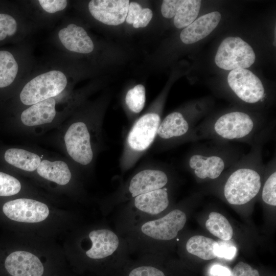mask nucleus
Here are the masks:
<instances>
[{
  "mask_svg": "<svg viewBox=\"0 0 276 276\" xmlns=\"http://www.w3.org/2000/svg\"><path fill=\"white\" fill-rule=\"evenodd\" d=\"M142 8L141 6L136 2H130L129 3L126 21L128 24H133L137 14L141 11Z\"/></svg>",
  "mask_w": 276,
  "mask_h": 276,
  "instance_id": "nucleus-36",
  "label": "nucleus"
},
{
  "mask_svg": "<svg viewBox=\"0 0 276 276\" xmlns=\"http://www.w3.org/2000/svg\"><path fill=\"white\" fill-rule=\"evenodd\" d=\"M252 48L238 37H228L220 44L215 58L216 65L225 70L245 68L255 62Z\"/></svg>",
  "mask_w": 276,
  "mask_h": 276,
  "instance_id": "nucleus-3",
  "label": "nucleus"
},
{
  "mask_svg": "<svg viewBox=\"0 0 276 276\" xmlns=\"http://www.w3.org/2000/svg\"><path fill=\"white\" fill-rule=\"evenodd\" d=\"M189 166L194 170V173L197 177L201 179L206 177L215 179L223 171L225 163L223 159L218 156H205L195 154L190 157Z\"/></svg>",
  "mask_w": 276,
  "mask_h": 276,
  "instance_id": "nucleus-17",
  "label": "nucleus"
},
{
  "mask_svg": "<svg viewBox=\"0 0 276 276\" xmlns=\"http://www.w3.org/2000/svg\"><path fill=\"white\" fill-rule=\"evenodd\" d=\"M146 101V90L144 85L137 84L126 94L125 102L128 108L135 113L140 112Z\"/></svg>",
  "mask_w": 276,
  "mask_h": 276,
  "instance_id": "nucleus-26",
  "label": "nucleus"
},
{
  "mask_svg": "<svg viewBox=\"0 0 276 276\" xmlns=\"http://www.w3.org/2000/svg\"><path fill=\"white\" fill-rule=\"evenodd\" d=\"M134 204L139 211L149 215H157L169 205L166 189H159L135 197Z\"/></svg>",
  "mask_w": 276,
  "mask_h": 276,
  "instance_id": "nucleus-18",
  "label": "nucleus"
},
{
  "mask_svg": "<svg viewBox=\"0 0 276 276\" xmlns=\"http://www.w3.org/2000/svg\"><path fill=\"white\" fill-rule=\"evenodd\" d=\"M55 104V100L51 98L32 105L21 113L22 123L28 126L51 123L56 115Z\"/></svg>",
  "mask_w": 276,
  "mask_h": 276,
  "instance_id": "nucleus-16",
  "label": "nucleus"
},
{
  "mask_svg": "<svg viewBox=\"0 0 276 276\" xmlns=\"http://www.w3.org/2000/svg\"><path fill=\"white\" fill-rule=\"evenodd\" d=\"M227 81L236 95L246 103H256L264 96V88L262 82L246 68L231 71L227 76Z\"/></svg>",
  "mask_w": 276,
  "mask_h": 276,
  "instance_id": "nucleus-5",
  "label": "nucleus"
},
{
  "mask_svg": "<svg viewBox=\"0 0 276 276\" xmlns=\"http://www.w3.org/2000/svg\"><path fill=\"white\" fill-rule=\"evenodd\" d=\"M3 211L9 219L18 222L37 223L45 220L49 214L47 205L40 201L19 198L5 203Z\"/></svg>",
  "mask_w": 276,
  "mask_h": 276,
  "instance_id": "nucleus-7",
  "label": "nucleus"
},
{
  "mask_svg": "<svg viewBox=\"0 0 276 276\" xmlns=\"http://www.w3.org/2000/svg\"><path fill=\"white\" fill-rule=\"evenodd\" d=\"M201 2L199 0H181L174 17L175 26L181 29L192 23L198 14Z\"/></svg>",
  "mask_w": 276,
  "mask_h": 276,
  "instance_id": "nucleus-23",
  "label": "nucleus"
},
{
  "mask_svg": "<svg viewBox=\"0 0 276 276\" xmlns=\"http://www.w3.org/2000/svg\"><path fill=\"white\" fill-rule=\"evenodd\" d=\"M207 229L213 235L223 241H228L233 237V228L227 219L222 214L211 212L205 222Z\"/></svg>",
  "mask_w": 276,
  "mask_h": 276,
  "instance_id": "nucleus-24",
  "label": "nucleus"
},
{
  "mask_svg": "<svg viewBox=\"0 0 276 276\" xmlns=\"http://www.w3.org/2000/svg\"><path fill=\"white\" fill-rule=\"evenodd\" d=\"M67 151L76 162L87 165L92 160L93 152L87 126L82 122H75L68 128L64 135Z\"/></svg>",
  "mask_w": 276,
  "mask_h": 276,
  "instance_id": "nucleus-6",
  "label": "nucleus"
},
{
  "mask_svg": "<svg viewBox=\"0 0 276 276\" xmlns=\"http://www.w3.org/2000/svg\"><path fill=\"white\" fill-rule=\"evenodd\" d=\"M43 9L50 13H54L65 8L67 4L66 0H39Z\"/></svg>",
  "mask_w": 276,
  "mask_h": 276,
  "instance_id": "nucleus-32",
  "label": "nucleus"
},
{
  "mask_svg": "<svg viewBox=\"0 0 276 276\" xmlns=\"http://www.w3.org/2000/svg\"><path fill=\"white\" fill-rule=\"evenodd\" d=\"M88 236L92 245L86 251V255L91 259H101L110 256L119 246L118 236L110 229L94 230L90 232Z\"/></svg>",
  "mask_w": 276,
  "mask_h": 276,
  "instance_id": "nucleus-13",
  "label": "nucleus"
},
{
  "mask_svg": "<svg viewBox=\"0 0 276 276\" xmlns=\"http://www.w3.org/2000/svg\"><path fill=\"white\" fill-rule=\"evenodd\" d=\"M262 197L267 204L276 205V172L272 173L266 180L262 190Z\"/></svg>",
  "mask_w": 276,
  "mask_h": 276,
  "instance_id": "nucleus-28",
  "label": "nucleus"
},
{
  "mask_svg": "<svg viewBox=\"0 0 276 276\" xmlns=\"http://www.w3.org/2000/svg\"><path fill=\"white\" fill-rule=\"evenodd\" d=\"M21 184L14 177L0 172V196H9L17 194Z\"/></svg>",
  "mask_w": 276,
  "mask_h": 276,
  "instance_id": "nucleus-27",
  "label": "nucleus"
},
{
  "mask_svg": "<svg viewBox=\"0 0 276 276\" xmlns=\"http://www.w3.org/2000/svg\"><path fill=\"white\" fill-rule=\"evenodd\" d=\"M231 276H260L258 271L249 265L239 262L233 268Z\"/></svg>",
  "mask_w": 276,
  "mask_h": 276,
  "instance_id": "nucleus-33",
  "label": "nucleus"
},
{
  "mask_svg": "<svg viewBox=\"0 0 276 276\" xmlns=\"http://www.w3.org/2000/svg\"><path fill=\"white\" fill-rule=\"evenodd\" d=\"M254 123L247 114L239 111L227 113L216 121L215 132L225 139H241L248 135L253 130Z\"/></svg>",
  "mask_w": 276,
  "mask_h": 276,
  "instance_id": "nucleus-8",
  "label": "nucleus"
},
{
  "mask_svg": "<svg viewBox=\"0 0 276 276\" xmlns=\"http://www.w3.org/2000/svg\"><path fill=\"white\" fill-rule=\"evenodd\" d=\"M129 3L128 0H92L89 2L88 9L100 22L118 26L125 21Z\"/></svg>",
  "mask_w": 276,
  "mask_h": 276,
  "instance_id": "nucleus-10",
  "label": "nucleus"
},
{
  "mask_svg": "<svg viewBox=\"0 0 276 276\" xmlns=\"http://www.w3.org/2000/svg\"><path fill=\"white\" fill-rule=\"evenodd\" d=\"M216 243L210 238L194 236L188 240L186 249L189 253L203 260H211L216 257L214 250Z\"/></svg>",
  "mask_w": 276,
  "mask_h": 276,
  "instance_id": "nucleus-22",
  "label": "nucleus"
},
{
  "mask_svg": "<svg viewBox=\"0 0 276 276\" xmlns=\"http://www.w3.org/2000/svg\"><path fill=\"white\" fill-rule=\"evenodd\" d=\"M160 123V117L155 113L141 117L129 133L127 141L130 147L138 151L146 150L154 141Z\"/></svg>",
  "mask_w": 276,
  "mask_h": 276,
  "instance_id": "nucleus-9",
  "label": "nucleus"
},
{
  "mask_svg": "<svg viewBox=\"0 0 276 276\" xmlns=\"http://www.w3.org/2000/svg\"><path fill=\"white\" fill-rule=\"evenodd\" d=\"M4 158L9 164L29 172L36 170L41 162L40 157L36 154L18 148L8 149Z\"/></svg>",
  "mask_w": 276,
  "mask_h": 276,
  "instance_id": "nucleus-20",
  "label": "nucleus"
},
{
  "mask_svg": "<svg viewBox=\"0 0 276 276\" xmlns=\"http://www.w3.org/2000/svg\"><path fill=\"white\" fill-rule=\"evenodd\" d=\"M168 182L166 174L162 171L144 170L135 174L131 179L129 191L132 197H136L162 189Z\"/></svg>",
  "mask_w": 276,
  "mask_h": 276,
  "instance_id": "nucleus-15",
  "label": "nucleus"
},
{
  "mask_svg": "<svg viewBox=\"0 0 276 276\" xmlns=\"http://www.w3.org/2000/svg\"><path fill=\"white\" fill-rule=\"evenodd\" d=\"M153 16V13L149 8H142L137 14L133 26L134 28H144L150 22Z\"/></svg>",
  "mask_w": 276,
  "mask_h": 276,
  "instance_id": "nucleus-35",
  "label": "nucleus"
},
{
  "mask_svg": "<svg viewBox=\"0 0 276 276\" xmlns=\"http://www.w3.org/2000/svg\"><path fill=\"white\" fill-rule=\"evenodd\" d=\"M127 276H165L164 273L155 267L142 265L132 269Z\"/></svg>",
  "mask_w": 276,
  "mask_h": 276,
  "instance_id": "nucleus-31",
  "label": "nucleus"
},
{
  "mask_svg": "<svg viewBox=\"0 0 276 276\" xmlns=\"http://www.w3.org/2000/svg\"><path fill=\"white\" fill-rule=\"evenodd\" d=\"M5 267L12 276H42L44 268L39 258L25 251H16L6 259Z\"/></svg>",
  "mask_w": 276,
  "mask_h": 276,
  "instance_id": "nucleus-11",
  "label": "nucleus"
},
{
  "mask_svg": "<svg viewBox=\"0 0 276 276\" xmlns=\"http://www.w3.org/2000/svg\"><path fill=\"white\" fill-rule=\"evenodd\" d=\"M214 250L216 257L227 260L233 259L237 251L235 246L224 242H217Z\"/></svg>",
  "mask_w": 276,
  "mask_h": 276,
  "instance_id": "nucleus-30",
  "label": "nucleus"
},
{
  "mask_svg": "<svg viewBox=\"0 0 276 276\" xmlns=\"http://www.w3.org/2000/svg\"><path fill=\"white\" fill-rule=\"evenodd\" d=\"M221 16L217 11L204 14L195 19L181 32L180 38L185 44L198 41L209 35L217 26Z\"/></svg>",
  "mask_w": 276,
  "mask_h": 276,
  "instance_id": "nucleus-12",
  "label": "nucleus"
},
{
  "mask_svg": "<svg viewBox=\"0 0 276 276\" xmlns=\"http://www.w3.org/2000/svg\"><path fill=\"white\" fill-rule=\"evenodd\" d=\"M180 2L181 0L163 1L161 6V12L163 16L167 18L174 17Z\"/></svg>",
  "mask_w": 276,
  "mask_h": 276,
  "instance_id": "nucleus-34",
  "label": "nucleus"
},
{
  "mask_svg": "<svg viewBox=\"0 0 276 276\" xmlns=\"http://www.w3.org/2000/svg\"><path fill=\"white\" fill-rule=\"evenodd\" d=\"M211 276H231L232 272L227 267L220 265H213L209 269Z\"/></svg>",
  "mask_w": 276,
  "mask_h": 276,
  "instance_id": "nucleus-37",
  "label": "nucleus"
},
{
  "mask_svg": "<svg viewBox=\"0 0 276 276\" xmlns=\"http://www.w3.org/2000/svg\"><path fill=\"white\" fill-rule=\"evenodd\" d=\"M189 124L181 113L174 112L168 114L160 123L157 133L164 139L184 135L189 130Z\"/></svg>",
  "mask_w": 276,
  "mask_h": 276,
  "instance_id": "nucleus-21",
  "label": "nucleus"
},
{
  "mask_svg": "<svg viewBox=\"0 0 276 276\" xmlns=\"http://www.w3.org/2000/svg\"><path fill=\"white\" fill-rule=\"evenodd\" d=\"M187 217L184 212L175 209L160 218L143 224L141 231L145 236L158 240H170L176 237L184 227Z\"/></svg>",
  "mask_w": 276,
  "mask_h": 276,
  "instance_id": "nucleus-4",
  "label": "nucleus"
},
{
  "mask_svg": "<svg viewBox=\"0 0 276 276\" xmlns=\"http://www.w3.org/2000/svg\"><path fill=\"white\" fill-rule=\"evenodd\" d=\"M18 70L13 55L7 51H0V88L7 87L14 81Z\"/></svg>",
  "mask_w": 276,
  "mask_h": 276,
  "instance_id": "nucleus-25",
  "label": "nucleus"
},
{
  "mask_svg": "<svg viewBox=\"0 0 276 276\" xmlns=\"http://www.w3.org/2000/svg\"><path fill=\"white\" fill-rule=\"evenodd\" d=\"M67 78L59 71H51L40 74L28 82L20 94L21 102L27 105L51 98L65 88Z\"/></svg>",
  "mask_w": 276,
  "mask_h": 276,
  "instance_id": "nucleus-1",
  "label": "nucleus"
},
{
  "mask_svg": "<svg viewBox=\"0 0 276 276\" xmlns=\"http://www.w3.org/2000/svg\"><path fill=\"white\" fill-rule=\"evenodd\" d=\"M36 170L42 177L60 185L68 183L72 176L67 165L61 160L51 162L44 159L41 161Z\"/></svg>",
  "mask_w": 276,
  "mask_h": 276,
  "instance_id": "nucleus-19",
  "label": "nucleus"
},
{
  "mask_svg": "<svg viewBox=\"0 0 276 276\" xmlns=\"http://www.w3.org/2000/svg\"><path fill=\"white\" fill-rule=\"evenodd\" d=\"M261 187L259 174L254 169L242 168L229 176L224 186V194L230 204H243L258 194Z\"/></svg>",
  "mask_w": 276,
  "mask_h": 276,
  "instance_id": "nucleus-2",
  "label": "nucleus"
},
{
  "mask_svg": "<svg viewBox=\"0 0 276 276\" xmlns=\"http://www.w3.org/2000/svg\"><path fill=\"white\" fill-rule=\"evenodd\" d=\"M58 37L63 46L70 51L88 54L94 50L93 42L86 31L75 24H71L61 29Z\"/></svg>",
  "mask_w": 276,
  "mask_h": 276,
  "instance_id": "nucleus-14",
  "label": "nucleus"
},
{
  "mask_svg": "<svg viewBox=\"0 0 276 276\" xmlns=\"http://www.w3.org/2000/svg\"><path fill=\"white\" fill-rule=\"evenodd\" d=\"M17 28V22L14 17L7 14L0 13V41L7 36L14 35Z\"/></svg>",
  "mask_w": 276,
  "mask_h": 276,
  "instance_id": "nucleus-29",
  "label": "nucleus"
}]
</instances>
